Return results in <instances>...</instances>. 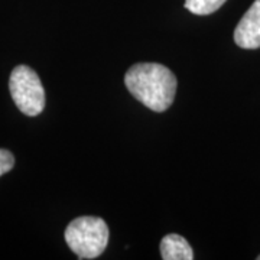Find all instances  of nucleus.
<instances>
[{"mask_svg": "<svg viewBox=\"0 0 260 260\" xmlns=\"http://www.w3.org/2000/svg\"><path fill=\"white\" fill-rule=\"evenodd\" d=\"M15 167V158L6 149H0V177L8 174Z\"/></svg>", "mask_w": 260, "mask_h": 260, "instance_id": "0eeeda50", "label": "nucleus"}, {"mask_svg": "<svg viewBox=\"0 0 260 260\" xmlns=\"http://www.w3.org/2000/svg\"><path fill=\"white\" fill-rule=\"evenodd\" d=\"M234 42L244 49L260 48V0H254L240 19L234 30Z\"/></svg>", "mask_w": 260, "mask_h": 260, "instance_id": "20e7f679", "label": "nucleus"}, {"mask_svg": "<svg viewBox=\"0 0 260 260\" xmlns=\"http://www.w3.org/2000/svg\"><path fill=\"white\" fill-rule=\"evenodd\" d=\"M12 99L26 116H38L45 107V90L38 74L26 65L16 67L9 80Z\"/></svg>", "mask_w": 260, "mask_h": 260, "instance_id": "7ed1b4c3", "label": "nucleus"}, {"mask_svg": "<svg viewBox=\"0 0 260 260\" xmlns=\"http://www.w3.org/2000/svg\"><path fill=\"white\" fill-rule=\"evenodd\" d=\"M225 3V0H185V8L195 15H210L218 10Z\"/></svg>", "mask_w": 260, "mask_h": 260, "instance_id": "423d86ee", "label": "nucleus"}, {"mask_svg": "<svg viewBox=\"0 0 260 260\" xmlns=\"http://www.w3.org/2000/svg\"><path fill=\"white\" fill-rule=\"evenodd\" d=\"M160 256L164 260H192L194 251L179 234H168L160 242Z\"/></svg>", "mask_w": 260, "mask_h": 260, "instance_id": "39448f33", "label": "nucleus"}, {"mask_svg": "<svg viewBox=\"0 0 260 260\" xmlns=\"http://www.w3.org/2000/svg\"><path fill=\"white\" fill-rule=\"evenodd\" d=\"M257 260H260V256H257Z\"/></svg>", "mask_w": 260, "mask_h": 260, "instance_id": "6e6552de", "label": "nucleus"}, {"mask_svg": "<svg viewBox=\"0 0 260 260\" xmlns=\"http://www.w3.org/2000/svg\"><path fill=\"white\" fill-rule=\"evenodd\" d=\"M124 84L132 95L153 112L171 107L177 91V78L165 65L142 62L130 67Z\"/></svg>", "mask_w": 260, "mask_h": 260, "instance_id": "f257e3e1", "label": "nucleus"}, {"mask_svg": "<svg viewBox=\"0 0 260 260\" xmlns=\"http://www.w3.org/2000/svg\"><path fill=\"white\" fill-rule=\"evenodd\" d=\"M65 242L78 259H95L107 247L109 227L99 217H78L68 224Z\"/></svg>", "mask_w": 260, "mask_h": 260, "instance_id": "f03ea898", "label": "nucleus"}]
</instances>
